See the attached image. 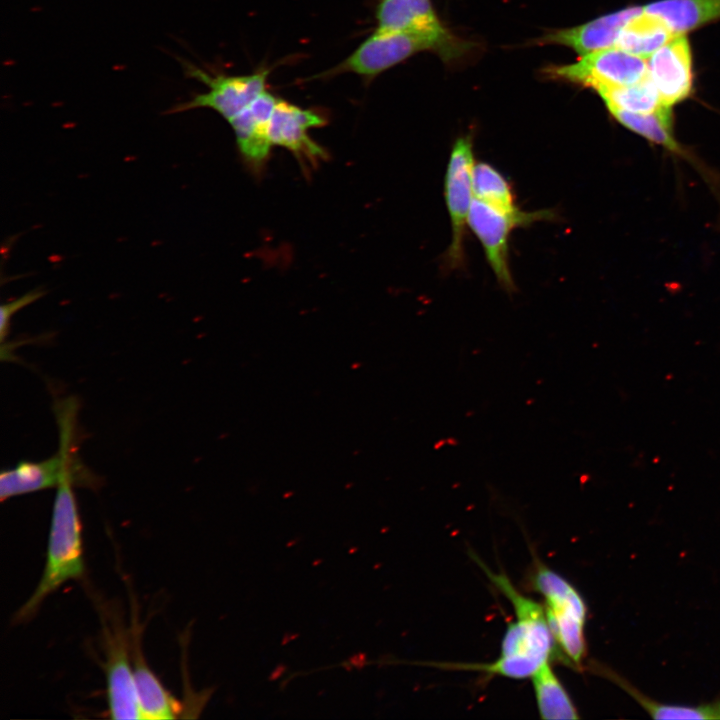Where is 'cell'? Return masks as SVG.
I'll return each instance as SVG.
<instances>
[{
	"instance_id": "cell-24",
	"label": "cell",
	"mask_w": 720,
	"mask_h": 720,
	"mask_svg": "<svg viewBox=\"0 0 720 720\" xmlns=\"http://www.w3.org/2000/svg\"><path fill=\"white\" fill-rule=\"evenodd\" d=\"M44 294L41 290H33L31 292H28L21 296L20 298L14 300L13 302L5 303L1 306V340L4 341L8 329H9V323L12 318V315L20 310L21 308L25 307L26 305L33 303L42 295Z\"/></svg>"
},
{
	"instance_id": "cell-16",
	"label": "cell",
	"mask_w": 720,
	"mask_h": 720,
	"mask_svg": "<svg viewBox=\"0 0 720 720\" xmlns=\"http://www.w3.org/2000/svg\"><path fill=\"white\" fill-rule=\"evenodd\" d=\"M135 626V625H134ZM137 627L132 632V667L142 719H175L181 704L162 685L140 650Z\"/></svg>"
},
{
	"instance_id": "cell-10",
	"label": "cell",
	"mask_w": 720,
	"mask_h": 720,
	"mask_svg": "<svg viewBox=\"0 0 720 720\" xmlns=\"http://www.w3.org/2000/svg\"><path fill=\"white\" fill-rule=\"evenodd\" d=\"M102 636L110 717L113 719H142L133 667L128 656L126 633L121 626L113 624L104 626Z\"/></svg>"
},
{
	"instance_id": "cell-4",
	"label": "cell",
	"mask_w": 720,
	"mask_h": 720,
	"mask_svg": "<svg viewBox=\"0 0 720 720\" xmlns=\"http://www.w3.org/2000/svg\"><path fill=\"white\" fill-rule=\"evenodd\" d=\"M531 583L544 599L557 650L568 664L581 668L587 651L584 633L587 609L583 598L565 578L540 561H535Z\"/></svg>"
},
{
	"instance_id": "cell-9",
	"label": "cell",
	"mask_w": 720,
	"mask_h": 720,
	"mask_svg": "<svg viewBox=\"0 0 720 720\" xmlns=\"http://www.w3.org/2000/svg\"><path fill=\"white\" fill-rule=\"evenodd\" d=\"M647 60L617 47L581 56L576 62L550 66L551 78L596 90L601 87L626 86L647 75Z\"/></svg>"
},
{
	"instance_id": "cell-14",
	"label": "cell",
	"mask_w": 720,
	"mask_h": 720,
	"mask_svg": "<svg viewBox=\"0 0 720 720\" xmlns=\"http://www.w3.org/2000/svg\"><path fill=\"white\" fill-rule=\"evenodd\" d=\"M279 98L265 90L230 123L244 160L255 170L264 166L272 145L270 121Z\"/></svg>"
},
{
	"instance_id": "cell-17",
	"label": "cell",
	"mask_w": 720,
	"mask_h": 720,
	"mask_svg": "<svg viewBox=\"0 0 720 720\" xmlns=\"http://www.w3.org/2000/svg\"><path fill=\"white\" fill-rule=\"evenodd\" d=\"M644 10L661 18L674 34H686L719 20L720 0H659Z\"/></svg>"
},
{
	"instance_id": "cell-8",
	"label": "cell",
	"mask_w": 720,
	"mask_h": 720,
	"mask_svg": "<svg viewBox=\"0 0 720 720\" xmlns=\"http://www.w3.org/2000/svg\"><path fill=\"white\" fill-rule=\"evenodd\" d=\"M180 63L188 77L201 81L209 90L176 105L170 110L172 113L210 108L229 121L266 90L269 74L266 69L247 75H211L184 59H181Z\"/></svg>"
},
{
	"instance_id": "cell-18",
	"label": "cell",
	"mask_w": 720,
	"mask_h": 720,
	"mask_svg": "<svg viewBox=\"0 0 720 720\" xmlns=\"http://www.w3.org/2000/svg\"><path fill=\"white\" fill-rule=\"evenodd\" d=\"M675 35L661 18L644 10L624 25L615 47L648 59Z\"/></svg>"
},
{
	"instance_id": "cell-11",
	"label": "cell",
	"mask_w": 720,
	"mask_h": 720,
	"mask_svg": "<svg viewBox=\"0 0 720 720\" xmlns=\"http://www.w3.org/2000/svg\"><path fill=\"white\" fill-rule=\"evenodd\" d=\"M647 72L664 106L689 97L693 86L692 54L686 34H676L647 59Z\"/></svg>"
},
{
	"instance_id": "cell-6",
	"label": "cell",
	"mask_w": 720,
	"mask_h": 720,
	"mask_svg": "<svg viewBox=\"0 0 720 720\" xmlns=\"http://www.w3.org/2000/svg\"><path fill=\"white\" fill-rule=\"evenodd\" d=\"M555 217V213L550 209L508 213L473 198L468 227L478 238L498 284L507 293L516 291L509 262V240L512 231L535 222L550 221Z\"/></svg>"
},
{
	"instance_id": "cell-13",
	"label": "cell",
	"mask_w": 720,
	"mask_h": 720,
	"mask_svg": "<svg viewBox=\"0 0 720 720\" xmlns=\"http://www.w3.org/2000/svg\"><path fill=\"white\" fill-rule=\"evenodd\" d=\"M643 11L644 7H627L578 26L551 31L539 38L537 43L565 46L581 56L615 47L624 25Z\"/></svg>"
},
{
	"instance_id": "cell-21",
	"label": "cell",
	"mask_w": 720,
	"mask_h": 720,
	"mask_svg": "<svg viewBox=\"0 0 720 720\" xmlns=\"http://www.w3.org/2000/svg\"><path fill=\"white\" fill-rule=\"evenodd\" d=\"M603 100L607 110L619 109L631 113H652L664 106L658 92L647 75L637 83L601 87L594 90Z\"/></svg>"
},
{
	"instance_id": "cell-2",
	"label": "cell",
	"mask_w": 720,
	"mask_h": 720,
	"mask_svg": "<svg viewBox=\"0 0 720 720\" xmlns=\"http://www.w3.org/2000/svg\"><path fill=\"white\" fill-rule=\"evenodd\" d=\"M74 484L78 482L68 477L57 486L43 574L32 595L17 611L14 618L18 623L30 619L45 598L62 584L84 575L82 527Z\"/></svg>"
},
{
	"instance_id": "cell-7",
	"label": "cell",
	"mask_w": 720,
	"mask_h": 720,
	"mask_svg": "<svg viewBox=\"0 0 720 720\" xmlns=\"http://www.w3.org/2000/svg\"><path fill=\"white\" fill-rule=\"evenodd\" d=\"M473 134L458 137L450 151L444 177V196L451 225V242L444 256L447 270L463 268L465 236L473 201Z\"/></svg>"
},
{
	"instance_id": "cell-15",
	"label": "cell",
	"mask_w": 720,
	"mask_h": 720,
	"mask_svg": "<svg viewBox=\"0 0 720 720\" xmlns=\"http://www.w3.org/2000/svg\"><path fill=\"white\" fill-rule=\"evenodd\" d=\"M377 30L406 32L455 43L430 0H381L376 9Z\"/></svg>"
},
{
	"instance_id": "cell-20",
	"label": "cell",
	"mask_w": 720,
	"mask_h": 720,
	"mask_svg": "<svg viewBox=\"0 0 720 720\" xmlns=\"http://www.w3.org/2000/svg\"><path fill=\"white\" fill-rule=\"evenodd\" d=\"M531 679L542 719L579 718L576 707L553 671L550 661L541 666Z\"/></svg>"
},
{
	"instance_id": "cell-12",
	"label": "cell",
	"mask_w": 720,
	"mask_h": 720,
	"mask_svg": "<svg viewBox=\"0 0 720 720\" xmlns=\"http://www.w3.org/2000/svg\"><path fill=\"white\" fill-rule=\"evenodd\" d=\"M326 123L327 120L322 114L278 99L270 121L272 145L284 147L299 160L315 164L325 159L327 153L310 138L308 130L324 126Z\"/></svg>"
},
{
	"instance_id": "cell-1",
	"label": "cell",
	"mask_w": 720,
	"mask_h": 720,
	"mask_svg": "<svg viewBox=\"0 0 720 720\" xmlns=\"http://www.w3.org/2000/svg\"><path fill=\"white\" fill-rule=\"evenodd\" d=\"M491 582L511 603L515 621L504 634L499 657L491 663H441L439 667L482 671L512 679L531 678L557 650L544 605L522 594L503 573L491 571L478 559Z\"/></svg>"
},
{
	"instance_id": "cell-23",
	"label": "cell",
	"mask_w": 720,
	"mask_h": 720,
	"mask_svg": "<svg viewBox=\"0 0 720 720\" xmlns=\"http://www.w3.org/2000/svg\"><path fill=\"white\" fill-rule=\"evenodd\" d=\"M612 679L655 719H720V698L696 707L666 705L649 699L616 674H612Z\"/></svg>"
},
{
	"instance_id": "cell-22",
	"label": "cell",
	"mask_w": 720,
	"mask_h": 720,
	"mask_svg": "<svg viewBox=\"0 0 720 720\" xmlns=\"http://www.w3.org/2000/svg\"><path fill=\"white\" fill-rule=\"evenodd\" d=\"M473 198L479 199L493 207L508 213H517L521 209L511 183L493 165L487 162H476L472 173Z\"/></svg>"
},
{
	"instance_id": "cell-19",
	"label": "cell",
	"mask_w": 720,
	"mask_h": 720,
	"mask_svg": "<svg viewBox=\"0 0 720 720\" xmlns=\"http://www.w3.org/2000/svg\"><path fill=\"white\" fill-rule=\"evenodd\" d=\"M610 115L626 129L643 137L650 143L664 147L671 153L689 158L673 134L671 107H662L652 113H631L619 109H609Z\"/></svg>"
},
{
	"instance_id": "cell-5",
	"label": "cell",
	"mask_w": 720,
	"mask_h": 720,
	"mask_svg": "<svg viewBox=\"0 0 720 720\" xmlns=\"http://www.w3.org/2000/svg\"><path fill=\"white\" fill-rule=\"evenodd\" d=\"M471 47L472 44L463 39L450 43L412 33L375 29L332 72H351L373 78L422 51L434 52L443 61L450 62L464 56Z\"/></svg>"
},
{
	"instance_id": "cell-3",
	"label": "cell",
	"mask_w": 720,
	"mask_h": 720,
	"mask_svg": "<svg viewBox=\"0 0 720 720\" xmlns=\"http://www.w3.org/2000/svg\"><path fill=\"white\" fill-rule=\"evenodd\" d=\"M76 407L71 400L57 406L60 448L57 454L39 462L22 461L0 475L2 501L14 496L57 487L64 479L74 478L78 485H95V477L73 455Z\"/></svg>"
}]
</instances>
